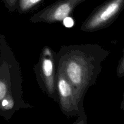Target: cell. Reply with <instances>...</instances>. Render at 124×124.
<instances>
[{"instance_id": "6da1fadb", "label": "cell", "mask_w": 124, "mask_h": 124, "mask_svg": "<svg viewBox=\"0 0 124 124\" xmlns=\"http://www.w3.org/2000/svg\"><path fill=\"white\" fill-rule=\"evenodd\" d=\"M108 53L96 45H75L62 47L54 57L56 72L61 73L71 84L82 107L86 92L95 82L101 62Z\"/></svg>"}, {"instance_id": "7a4b0ae2", "label": "cell", "mask_w": 124, "mask_h": 124, "mask_svg": "<svg viewBox=\"0 0 124 124\" xmlns=\"http://www.w3.org/2000/svg\"><path fill=\"white\" fill-rule=\"evenodd\" d=\"M15 62L10 60L8 61L7 58H0V103L4 99H7L9 101L11 108L13 110H15V107H17L18 108V100L19 97H21V84L18 81L19 79L15 80L14 78L20 76L18 75L16 77H13L20 70L19 67L17 68L15 71H13L18 64H16L15 67Z\"/></svg>"}, {"instance_id": "3957f363", "label": "cell", "mask_w": 124, "mask_h": 124, "mask_svg": "<svg viewBox=\"0 0 124 124\" xmlns=\"http://www.w3.org/2000/svg\"><path fill=\"white\" fill-rule=\"evenodd\" d=\"M124 0H108L94 10L82 24V31H94L110 25L119 15Z\"/></svg>"}, {"instance_id": "277c9868", "label": "cell", "mask_w": 124, "mask_h": 124, "mask_svg": "<svg viewBox=\"0 0 124 124\" xmlns=\"http://www.w3.org/2000/svg\"><path fill=\"white\" fill-rule=\"evenodd\" d=\"M35 72L41 88L54 100L58 99L56 87L55 61L53 52L48 47L42 51Z\"/></svg>"}, {"instance_id": "5b68a950", "label": "cell", "mask_w": 124, "mask_h": 124, "mask_svg": "<svg viewBox=\"0 0 124 124\" xmlns=\"http://www.w3.org/2000/svg\"><path fill=\"white\" fill-rule=\"evenodd\" d=\"M86 0H59L31 16L32 23H54L71 15L76 7Z\"/></svg>"}, {"instance_id": "8992f818", "label": "cell", "mask_w": 124, "mask_h": 124, "mask_svg": "<svg viewBox=\"0 0 124 124\" xmlns=\"http://www.w3.org/2000/svg\"><path fill=\"white\" fill-rule=\"evenodd\" d=\"M56 87L59 97L61 110L67 116L84 115V109L79 105L71 84L61 73L56 72Z\"/></svg>"}, {"instance_id": "52a82bcc", "label": "cell", "mask_w": 124, "mask_h": 124, "mask_svg": "<svg viewBox=\"0 0 124 124\" xmlns=\"http://www.w3.org/2000/svg\"><path fill=\"white\" fill-rule=\"evenodd\" d=\"M44 0H18L16 10L19 13H26L31 12Z\"/></svg>"}, {"instance_id": "ba28073f", "label": "cell", "mask_w": 124, "mask_h": 124, "mask_svg": "<svg viewBox=\"0 0 124 124\" xmlns=\"http://www.w3.org/2000/svg\"><path fill=\"white\" fill-rule=\"evenodd\" d=\"M4 4V6L8 11L10 12H14L16 10L17 4L18 0H1Z\"/></svg>"}, {"instance_id": "9c48e42d", "label": "cell", "mask_w": 124, "mask_h": 124, "mask_svg": "<svg viewBox=\"0 0 124 124\" xmlns=\"http://www.w3.org/2000/svg\"><path fill=\"white\" fill-rule=\"evenodd\" d=\"M62 23L64 26L67 28H71L74 25V21L70 16H67L62 19Z\"/></svg>"}, {"instance_id": "30bf717a", "label": "cell", "mask_w": 124, "mask_h": 124, "mask_svg": "<svg viewBox=\"0 0 124 124\" xmlns=\"http://www.w3.org/2000/svg\"><path fill=\"white\" fill-rule=\"evenodd\" d=\"M119 64L121 65H119V68L117 69V72H119V73H118L119 77H121V76H123L124 75V58L122 57L121 58V61L119 62Z\"/></svg>"}]
</instances>
